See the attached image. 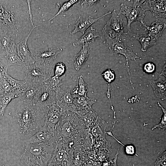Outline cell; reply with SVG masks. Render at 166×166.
I'll use <instances>...</instances> for the list:
<instances>
[{
	"instance_id": "4316f807",
	"label": "cell",
	"mask_w": 166,
	"mask_h": 166,
	"mask_svg": "<svg viewBox=\"0 0 166 166\" xmlns=\"http://www.w3.org/2000/svg\"><path fill=\"white\" fill-rule=\"evenodd\" d=\"M4 57L7 60L6 66L7 69L13 65H18L26 67V65L19 56L16 48L7 53Z\"/></svg>"
},
{
	"instance_id": "4dcf8cb0",
	"label": "cell",
	"mask_w": 166,
	"mask_h": 166,
	"mask_svg": "<svg viewBox=\"0 0 166 166\" xmlns=\"http://www.w3.org/2000/svg\"><path fill=\"white\" fill-rule=\"evenodd\" d=\"M66 69L65 65L62 62H59L56 64L54 68V77L60 78L62 77L65 73Z\"/></svg>"
},
{
	"instance_id": "cb8c5ba5",
	"label": "cell",
	"mask_w": 166,
	"mask_h": 166,
	"mask_svg": "<svg viewBox=\"0 0 166 166\" xmlns=\"http://www.w3.org/2000/svg\"><path fill=\"white\" fill-rule=\"evenodd\" d=\"M150 83L153 90L155 96L162 100L166 98V82L159 78L156 80H152Z\"/></svg>"
},
{
	"instance_id": "d4e9b609",
	"label": "cell",
	"mask_w": 166,
	"mask_h": 166,
	"mask_svg": "<svg viewBox=\"0 0 166 166\" xmlns=\"http://www.w3.org/2000/svg\"><path fill=\"white\" fill-rule=\"evenodd\" d=\"M22 90L15 89L13 91L8 93H5L0 100V113L3 116L6 107L13 99L18 97Z\"/></svg>"
},
{
	"instance_id": "b9f144b4",
	"label": "cell",
	"mask_w": 166,
	"mask_h": 166,
	"mask_svg": "<svg viewBox=\"0 0 166 166\" xmlns=\"http://www.w3.org/2000/svg\"><path fill=\"white\" fill-rule=\"evenodd\" d=\"M5 94L4 92L0 88V100Z\"/></svg>"
},
{
	"instance_id": "9c48e42d",
	"label": "cell",
	"mask_w": 166,
	"mask_h": 166,
	"mask_svg": "<svg viewBox=\"0 0 166 166\" xmlns=\"http://www.w3.org/2000/svg\"><path fill=\"white\" fill-rule=\"evenodd\" d=\"M62 49L59 47L36 49L31 52L34 62L40 64H55L54 60Z\"/></svg>"
},
{
	"instance_id": "52a82bcc",
	"label": "cell",
	"mask_w": 166,
	"mask_h": 166,
	"mask_svg": "<svg viewBox=\"0 0 166 166\" xmlns=\"http://www.w3.org/2000/svg\"><path fill=\"white\" fill-rule=\"evenodd\" d=\"M103 35L105 38L104 44L109 48V49L115 54H120L124 56L128 62L130 60L136 61L137 59H141L137 56L124 43L117 38H112L110 37L102 30Z\"/></svg>"
},
{
	"instance_id": "9a60e30c",
	"label": "cell",
	"mask_w": 166,
	"mask_h": 166,
	"mask_svg": "<svg viewBox=\"0 0 166 166\" xmlns=\"http://www.w3.org/2000/svg\"><path fill=\"white\" fill-rule=\"evenodd\" d=\"M42 83L28 85L23 90L18 97L22 103L28 105H36Z\"/></svg>"
},
{
	"instance_id": "6da1fadb",
	"label": "cell",
	"mask_w": 166,
	"mask_h": 166,
	"mask_svg": "<svg viewBox=\"0 0 166 166\" xmlns=\"http://www.w3.org/2000/svg\"><path fill=\"white\" fill-rule=\"evenodd\" d=\"M48 105H31L22 103L13 114L19 125V133L25 136L34 135L45 124Z\"/></svg>"
},
{
	"instance_id": "7c38bea8",
	"label": "cell",
	"mask_w": 166,
	"mask_h": 166,
	"mask_svg": "<svg viewBox=\"0 0 166 166\" xmlns=\"http://www.w3.org/2000/svg\"><path fill=\"white\" fill-rule=\"evenodd\" d=\"M54 131L53 129L44 125L34 135L26 140L24 144L42 143L55 144Z\"/></svg>"
},
{
	"instance_id": "8992f818",
	"label": "cell",
	"mask_w": 166,
	"mask_h": 166,
	"mask_svg": "<svg viewBox=\"0 0 166 166\" xmlns=\"http://www.w3.org/2000/svg\"><path fill=\"white\" fill-rule=\"evenodd\" d=\"M53 155L49 163L71 166L73 160V147L69 143L57 142Z\"/></svg>"
},
{
	"instance_id": "30bf717a",
	"label": "cell",
	"mask_w": 166,
	"mask_h": 166,
	"mask_svg": "<svg viewBox=\"0 0 166 166\" xmlns=\"http://www.w3.org/2000/svg\"><path fill=\"white\" fill-rule=\"evenodd\" d=\"M70 86H64L58 89L56 94V104L63 111H70L75 113L74 97L71 94Z\"/></svg>"
},
{
	"instance_id": "d590c367",
	"label": "cell",
	"mask_w": 166,
	"mask_h": 166,
	"mask_svg": "<svg viewBox=\"0 0 166 166\" xmlns=\"http://www.w3.org/2000/svg\"><path fill=\"white\" fill-rule=\"evenodd\" d=\"M156 69L154 64L152 62H148L145 64L143 67L144 71L147 73H152L154 72Z\"/></svg>"
},
{
	"instance_id": "7402d4cb",
	"label": "cell",
	"mask_w": 166,
	"mask_h": 166,
	"mask_svg": "<svg viewBox=\"0 0 166 166\" xmlns=\"http://www.w3.org/2000/svg\"><path fill=\"white\" fill-rule=\"evenodd\" d=\"M143 26L148 30V35L156 40L161 36L166 27L165 23L158 20L152 23L150 26H147L145 23Z\"/></svg>"
},
{
	"instance_id": "603a6c76",
	"label": "cell",
	"mask_w": 166,
	"mask_h": 166,
	"mask_svg": "<svg viewBox=\"0 0 166 166\" xmlns=\"http://www.w3.org/2000/svg\"><path fill=\"white\" fill-rule=\"evenodd\" d=\"M82 45L80 51L73 57L74 65L75 69L79 70L87 60L89 54L90 47L88 44Z\"/></svg>"
},
{
	"instance_id": "1f68e13d",
	"label": "cell",
	"mask_w": 166,
	"mask_h": 166,
	"mask_svg": "<svg viewBox=\"0 0 166 166\" xmlns=\"http://www.w3.org/2000/svg\"><path fill=\"white\" fill-rule=\"evenodd\" d=\"M158 105L161 108L163 112V115L160 122L158 124L155 125L152 128V130L157 128L159 129L164 130L166 128V111L165 109L161 105L159 102H158Z\"/></svg>"
},
{
	"instance_id": "d6986e66",
	"label": "cell",
	"mask_w": 166,
	"mask_h": 166,
	"mask_svg": "<svg viewBox=\"0 0 166 166\" xmlns=\"http://www.w3.org/2000/svg\"><path fill=\"white\" fill-rule=\"evenodd\" d=\"M73 97L74 104L75 107V113L80 117L86 112L92 109V105L97 101L95 98L79 96Z\"/></svg>"
},
{
	"instance_id": "5bb4252c",
	"label": "cell",
	"mask_w": 166,
	"mask_h": 166,
	"mask_svg": "<svg viewBox=\"0 0 166 166\" xmlns=\"http://www.w3.org/2000/svg\"><path fill=\"white\" fill-rule=\"evenodd\" d=\"M39 26H33L28 35L24 38L16 43V48L18 54L27 68L34 62L31 52L27 45V41L33 30Z\"/></svg>"
},
{
	"instance_id": "f1b7e54d",
	"label": "cell",
	"mask_w": 166,
	"mask_h": 166,
	"mask_svg": "<svg viewBox=\"0 0 166 166\" xmlns=\"http://www.w3.org/2000/svg\"><path fill=\"white\" fill-rule=\"evenodd\" d=\"M78 85L73 89V95L74 96L83 97L88 98L87 96L88 91L87 85L84 81L83 76L81 75L78 77Z\"/></svg>"
},
{
	"instance_id": "ffe728a7",
	"label": "cell",
	"mask_w": 166,
	"mask_h": 166,
	"mask_svg": "<svg viewBox=\"0 0 166 166\" xmlns=\"http://www.w3.org/2000/svg\"><path fill=\"white\" fill-rule=\"evenodd\" d=\"M106 125V122L98 116L89 130L97 139L105 140Z\"/></svg>"
},
{
	"instance_id": "f546056e",
	"label": "cell",
	"mask_w": 166,
	"mask_h": 166,
	"mask_svg": "<svg viewBox=\"0 0 166 166\" xmlns=\"http://www.w3.org/2000/svg\"><path fill=\"white\" fill-rule=\"evenodd\" d=\"M81 1L77 0H70L64 2L61 6L58 12L49 20L51 21L57 17L59 14H62L68 10L75 3L80 2Z\"/></svg>"
},
{
	"instance_id": "60d3db41",
	"label": "cell",
	"mask_w": 166,
	"mask_h": 166,
	"mask_svg": "<svg viewBox=\"0 0 166 166\" xmlns=\"http://www.w3.org/2000/svg\"><path fill=\"white\" fill-rule=\"evenodd\" d=\"M160 75H163L165 76L166 77V65H164L163 68V70L161 73Z\"/></svg>"
},
{
	"instance_id": "8fae6325",
	"label": "cell",
	"mask_w": 166,
	"mask_h": 166,
	"mask_svg": "<svg viewBox=\"0 0 166 166\" xmlns=\"http://www.w3.org/2000/svg\"><path fill=\"white\" fill-rule=\"evenodd\" d=\"M120 14H123L127 18L126 27L130 32H131L130 26L132 22L139 21L143 25L145 23L144 20L146 15L145 11L140 7H132L122 3L118 15Z\"/></svg>"
},
{
	"instance_id": "277c9868",
	"label": "cell",
	"mask_w": 166,
	"mask_h": 166,
	"mask_svg": "<svg viewBox=\"0 0 166 166\" xmlns=\"http://www.w3.org/2000/svg\"><path fill=\"white\" fill-rule=\"evenodd\" d=\"M21 160L27 161L40 166H47L53 155L55 145L42 143L24 144Z\"/></svg>"
},
{
	"instance_id": "74e56055",
	"label": "cell",
	"mask_w": 166,
	"mask_h": 166,
	"mask_svg": "<svg viewBox=\"0 0 166 166\" xmlns=\"http://www.w3.org/2000/svg\"><path fill=\"white\" fill-rule=\"evenodd\" d=\"M31 1L30 0H27L26 2L28 5V13L29 16V19L30 20L32 26H33V15L32 14V11L31 7Z\"/></svg>"
},
{
	"instance_id": "e0dca14e",
	"label": "cell",
	"mask_w": 166,
	"mask_h": 166,
	"mask_svg": "<svg viewBox=\"0 0 166 166\" xmlns=\"http://www.w3.org/2000/svg\"><path fill=\"white\" fill-rule=\"evenodd\" d=\"M63 112L56 103L48 105L45 125L55 131Z\"/></svg>"
},
{
	"instance_id": "ba28073f",
	"label": "cell",
	"mask_w": 166,
	"mask_h": 166,
	"mask_svg": "<svg viewBox=\"0 0 166 166\" xmlns=\"http://www.w3.org/2000/svg\"><path fill=\"white\" fill-rule=\"evenodd\" d=\"M165 0H133V7L149 10L156 18H166Z\"/></svg>"
},
{
	"instance_id": "836d02e7",
	"label": "cell",
	"mask_w": 166,
	"mask_h": 166,
	"mask_svg": "<svg viewBox=\"0 0 166 166\" xmlns=\"http://www.w3.org/2000/svg\"><path fill=\"white\" fill-rule=\"evenodd\" d=\"M166 152L165 151L157 158L154 166H166Z\"/></svg>"
},
{
	"instance_id": "83f0119b",
	"label": "cell",
	"mask_w": 166,
	"mask_h": 166,
	"mask_svg": "<svg viewBox=\"0 0 166 166\" xmlns=\"http://www.w3.org/2000/svg\"><path fill=\"white\" fill-rule=\"evenodd\" d=\"M7 68H5L2 73L6 80L12 88L23 90L28 87V85L24 80H19L14 78L7 73Z\"/></svg>"
},
{
	"instance_id": "7a4b0ae2",
	"label": "cell",
	"mask_w": 166,
	"mask_h": 166,
	"mask_svg": "<svg viewBox=\"0 0 166 166\" xmlns=\"http://www.w3.org/2000/svg\"><path fill=\"white\" fill-rule=\"evenodd\" d=\"M88 131L77 114L70 111L63 112L55 129V143L73 142L78 144L87 137Z\"/></svg>"
},
{
	"instance_id": "d6a6232c",
	"label": "cell",
	"mask_w": 166,
	"mask_h": 166,
	"mask_svg": "<svg viewBox=\"0 0 166 166\" xmlns=\"http://www.w3.org/2000/svg\"><path fill=\"white\" fill-rule=\"evenodd\" d=\"M101 76L108 84H110L115 78L114 72L111 69H108L105 70L101 74Z\"/></svg>"
},
{
	"instance_id": "ab89813d",
	"label": "cell",
	"mask_w": 166,
	"mask_h": 166,
	"mask_svg": "<svg viewBox=\"0 0 166 166\" xmlns=\"http://www.w3.org/2000/svg\"><path fill=\"white\" fill-rule=\"evenodd\" d=\"M22 162L26 164L28 166H40L38 165L34 164L27 161H22Z\"/></svg>"
},
{
	"instance_id": "5b68a950",
	"label": "cell",
	"mask_w": 166,
	"mask_h": 166,
	"mask_svg": "<svg viewBox=\"0 0 166 166\" xmlns=\"http://www.w3.org/2000/svg\"><path fill=\"white\" fill-rule=\"evenodd\" d=\"M55 66L34 62L27 68L24 81L28 85L43 83L52 76Z\"/></svg>"
},
{
	"instance_id": "484cf974",
	"label": "cell",
	"mask_w": 166,
	"mask_h": 166,
	"mask_svg": "<svg viewBox=\"0 0 166 166\" xmlns=\"http://www.w3.org/2000/svg\"><path fill=\"white\" fill-rule=\"evenodd\" d=\"M133 36L140 42L141 46V50L143 52L146 51L148 48L156 44V40L148 34H137Z\"/></svg>"
},
{
	"instance_id": "44dd1931",
	"label": "cell",
	"mask_w": 166,
	"mask_h": 166,
	"mask_svg": "<svg viewBox=\"0 0 166 166\" xmlns=\"http://www.w3.org/2000/svg\"><path fill=\"white\" fill-rule=\"evenodd\" d=\"M98 37L102 38L95 29L91 27L81 37L76 40L73 43V45L77 47L80 45L89 44L91 42H94Z\"/></svg>"
},
{
	"instance_id": "4fadbf2b",
	"label": "cell",
	"mask_w": 166,
	"mask_h": 166,
	"mask_svg": "<svg viewBox=\"0 0 166 166\" xmlns=\"http://www.w3.org/2000/svg\"><path fill=\"white\" fill-rule=\"evenodd\" d=\"M123 21L114 10L110 19L103 30L110 37L117 38L122 34H126L124 30Z\"/></svg>"
},
{
	"instance_id": "ac0fdd59",
	"label": "cell",
	"mask_w": 166,
	"mask_h": 166,
	"mask_svg": "<svg viewBox=\"0 0 166 166\" xmlns=\"http://www.w3.org/2000/svg\"><path fill=\"white\" fill-rule=\"evenodd\" d=\"M111 13V12L109 11L100 17L96 19H93L92 16H80L77 20L75 24L73 25L75 27L74 29L70 33V34H73L79 32L84 34L87 29L93 24L96 22L101 18Z\"/></svg>"
},
{
	"instance_id": "7bdbcfd3",
	"label": "cell",
	"mask_w": 166,
	"mask_h": 166,
	"mask_svg": "<svg viewBox=\"0 0 166 166\" xmlns=\"http://www.w3.org/2000/svg\"><path fill=\"white\" fill-rule=\"evenodd\" d=\"M3 116L1 115V113H0V120L2 118V117Z\"/></svg>"
},
{
	"instance_id": "3957f363",
	"label": "cell",
	"mask_w": 166,
	"mask_h": 166,
	"mask_svg": "<svg viewBox=\"0 0 166 166\" xmlns=\"http://www.w3.org/2000/svg\"><path fill=\"white\" fill-rule=\"evenodd\" d=\"M14 1H0V35H9L18 42V32L23 22Z\"/></svg>"
},
{
	"instance_id": "8d00e7d4",
	"label": "cell",
	"mask_w": 166,
	"mask_h": 166,
	"mask_svg": "<svg viewBox=\"0 0 166 166\" xmlns=\"http://www.w3.org/2000/svg\"><path fill=\"white\" fill-rule=\"evenodd\" d=\"M125 152L128 155H133L135 153L134 148L132 145H127L125 147Z\"/></svg>"
},
{
	"instance_id": "e575fe53",
	"label": "cell",
	"mask_w": 166,
	"mask_h": 166,
	"mask_svg": "<svg viewBox=\"0 0 166 166\" xmlns=\"http://www.w3.org/2000/svg\"><path fill=\"white\" fill-rule=\"evenodd\" d=\"M81 5L83 8H92L97 3L99 0H85L81 1Z\"/></svg>"
},
{
	"instance_id": "2e32d148",
	"label": "cell",
	"mask_w": 166,
	"mask_h": 166,
	"mask_svg": "<svg viewBox=\"0 0 166 166\" xmlns=\"http://www.w3.org/2000/svg\"><path fill=\"white\" fill-rule=\"evenodd\" d=\"M57 91L53 89L44 82L39 92L37 104L48 105L56 103V94Z\"/></svg>"
},
{
	"instance_id": "f35d334b",
	"label": "cell",
	"mask_w": 166,
	"mask_h": 166,
	"mask_svg": "<svg viewBox=\"0 0 166 166\" xmlns=\"http://www.w3.org/2000/svg\"><path fill=\"white\" fill-rule=\"evenodd\" d=\"M118 149L117 150V153L116 155H115L114 158L113 160V166H117V156L118 154Z\"/></svg>"
}]
</instances>
